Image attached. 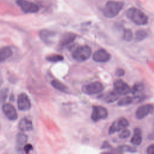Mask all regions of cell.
I'll list each match as a JSON object with an SVG mask.
<instances>
[{
	"label": "cell",
	"mask_w": 154,
	"mask_h": 154,
	"mask_svg": "<svg viewBox=\"0 0 154 154\" xmlns=\"http://www.w3.org/2000/svg\"><path fill=\"white\" fill-rule=\"evenodd\" d=\"M111 58L110 54L105 49H100L96 51L93 56L94 61L98 63H105L109 60Z\"/></svg>",
	"instance_id": "7c38bea8"
},
{
	"label": "cell",
	"mask_w": 154,
	"mask_h": 154,
	"mask_svg": "<svg viewBox=\"0 0 154 154\" xmlns=\"http://www.w3.org/2000/svg\"><path fill=\"white\" fill-rule=\"evenodd\" d=\"M9 90L7 88H4L0 90V104L4 103L8 96Z\"/></svg>",
	"instance_id": "603a6c76"
},
{
	"label": "cell",
	"mask_w": 154,
	"mask_h": 154,
	"mask_svg": "<svg viewBox=\"0 0 154 154\" xmlns=\"http://www.w3.org/2000/svg\"><path fill=\"white\" fill-rule=\"evenodd\" d=\"M33 147L31 144H25L23 147V150L25 151V153H29L30 151L32 150Z\"/></svg>",
	"instance_id": "f1b7e54d"
},
{
	"label": "cell",
	"mask_w": 154,
	"mask_h": 154,
	"mask_svg": "<svg viewBox=\"0 0 154 154\" xmlns=\"http://www.w3.org/2000/svg\"><path fill=\"white\" fill-rule=\"evenodd\" d=\"M116 74L118 76H122L124 75L125 71L122 69H118L116 72Z\"/></svg>",
	"instance_id": "4dcf8cb0"
},
{
	"label": "cell",
	"mask_w": 154,
	"mask_h": 154,
	"mask_svg": "<svg viewBox=\"0 0 154 154\" xmlns=\"http://www.w3.org/2000/svg\"><path fill=\"white\" fill-rule=\"evenodd\" d=\"M117 150L120 152H135V149L131 147L128 146H120L117 148Z\"/></svg>",
	"instance_id": "4316f807"
},
{
	"label": "cell",
	"mask_w": 154,
	"mask_h": 154,
	"mask_svg": "<svg viewBox=\"0 0 154 154\" xmlns=\"http://www.w3.org/2000/svg\"><path fill=\"white\" fill-rule=\"evenodd\" d=\"M51 85L52 86L55 88L56 90L60 91L63 93H67L68 92V88L62 82L60 81L54 79L51 81Z\"/></svg>",
	"instance_id": "44dd1931"
},
{
	"label": "cell",
	"mask_w": 154,
	"mask_h": 154,
	"mask_svg": "<svg viewBox=\"0 0 154 154\" xmlns=\"http://www.w3.org/2000/svg\"><path fill=\"white\" fill-rule=\"evenodd\" d=\"M147 36V33L144 30H138L135 34V40L137 42H140L146 38Z\"/></svg>",
	"instance_id": "cb8c5ba5"
},
{
	"label": "cell",
	"mask_w": 154,
	"mask_h": 154,
	"mask_svg": "<svg viewBox=\"0 0 154 154\" xmlns=\"http://www.w3.org/2000/svg\"><path fill=\"white\" fill-rule=\"evenodd\" d=\"M108 117L107 109L101 106H93L91 113V119L93 122H97L102 119H105Z\"/></svg>",
	"instance_id": "9c48e42d"
},
{
	"label": "cell",
	"mask_w": 154,
	"mask_h": 154,
	"mask_svg": "<svg viewBox=\"0 0 154 154\" xmlns=\"http://www.w3.org/2000/svg\"><path fill=\"white\" fill-rule=\"evenodd\" d=\"M120 94H119L116 91H112L102 95V99L107 103H111L118 99Z\"/></svg>",
	"instance_id": "ac0fdd59"
},
{
	"label": "cell",
	"mask_w": 154,
	"mask_h": 154,
	"mask_svg": "<svg viewBox=\"0 0 154 154\" xmlns=\"http://www.w3.org/2000/svg\"><path fill=\"white\" fill-rule=\"evenodd\" d=\"M127 17L137 25H144L148 23L147 16L135 7L129 8L126 11Z\"/></svg>",
	"instance_id": "6da1fadb"
},
{
	"label": "cell",
	"mask_w": 154,
	"mask_h": 154,
	"mask_svg": "<svg viewBox=\"0 0 154 154\" xmlns=\"http://www.w3.org/2000/svg\"><path fill=\"white\" fill-rule=\"evenodd\" d=\"M124 3L122 1H108L103 9V15L108 18L116 17L122 10Z\"/></svg>",
	"instance_id": "7a4b0ae2"
},
{
	"label": "cell",
	"mask_w": 154,
	"mask_h": 154,
	"mask_svg": "<svg viewBox=\"0 0 154 154\" xmlns=\"http://www.w3.org/2000/svg\"><path fill=\"white\" fill-rule=\"evenodd\" d=\"M56 35L54 31L43 29L39 31V37L40 39L45 43L49 44L52 42V38Z\"/></svg>",
	"instance_id": "4fadbf2b"
},
{
	"label": "cell",
	"mask_w": 154,
	"mask_h": 154,
	"mask_svg": "<svg viewBox=\"0 0 154 154\" xmlns=\"http://www.w3.org/2000/svg\"><path fill=\"white\" fill-rule=\"evenodd\" d=\"M28 141V136L23 132H19L17 134L16 138V143L19 147L25 146Z\"/></svg>",
	"instance_id": "ffe728a7"
},
{
	"label": "cell",
	"mask_w": 154,
	"mask_h": 154,
	"mask_svg": "<svg viewBox=\"0 0 154 154\" xmlns=\"http://www.w3.org/2000/svg\"><path fill=\"white\" fill-rule=\"evenodd\" d=\"M130 135H131L130 131L125 128L122 129V132L119 134V137L122 139H126V138H128L130 136Z\"/></svg>",
	"instance_id": "83f0119b"
},
{
	"label": "cell",
	"mask_w": 154,
	"mask_h": 154,
	"mask_svg": "<svg viewBox=\"0 0 154 154\" xmlns=\"http://www.w3.org/2000/svg\"><path fill=\"white\" fill-rule=\"evenodd\" d=\"M64 59V57L63 55L60 54H51L49 55H48L46 57V60L51 63H57L59 61H63Z\"/></svg>",
	"instance_id": "7402d4cb"
},
{
	"label": "cell",
	"mask_w": 154,
	"mask_h": 154,
	"mask_svg": "<svg viewBox=\"0 0 154 154\" xmlns=\"http://www.w3.org/2000/svg\"><path fill=\"white\" fill-rule=\"evenodd\" d=\"M2 110L7 119L14 121L17 119L18 115L16 108L13 105L9 103H5L2 105Z\"/></svg>",
	"instance_id": "ba28073f"
},
{
	"label": "cell",
	"mask_w": 154,
	"mask_h": 154,
	"mask_svg": "<svg viewBox=\"0 0 154 154\" xmlns=\"http://www.w3.org/2000/svg\"><path fill=\"white\" fill-rule=\"evenodd\" d=\"M91 54V49L87 45L80 46L72 52V57L78 62H83L88 60Z\"/></svg>",
	"instance_id": "3957f363"
},
{
	"label": "cell",
	"mask_w": 154,
	"mask_h": 154,
	"mask_svg": "<svg viewBox=\"0 0 154 154\" xmlns=\"http://www.w3.org/2000/svg\"><path fill=\"white\" fill-rule=\"evenodd\" d=\"M103 85L100 82H93L84 85L82 88V91L87 94H94L101 92L103 90Z\"/></svg>",
	"instance_id": "5b68a950"
},
{
	"label": "cell",
	"mask_w": 154,
	"mask_h": 154,
	"mask_svg": "<svg viewBox=\"0 0 154 154\" xmlns=\"http://www.w3.org/2000/svg\"><path fill=\"white\" fill-rule=\"evenodd\" d=\"M146 152L148 154H154V144L150 145L147 147Z\"/></svg>",
	"instance_id": "f546056e"
},
{
	"label": "cell",
	"mask_w": 154,
	"mask_h": 154,
	"mask_svg": "<svg viewBox=\"0 0 154 154\" xmlns=\"http://www.w3.org/2000/svg\"><path fill=\"white\" fill-rule=\"evenodd\" d=\"M17 107L20 111H26L31 107V102L25 93H21L17 97Z\"/></svg>",
	"instance_id": "8992f818"
},
{
	"label": "cell",
	"mask_w": 154,
	"mask_h": 154,
	"mask_svg": "<svg viewBox=\"0 0 154 154\" xmlns=\"http://www.w3.org/2000/svg\"><path fill=\"white\" fill-rule=\"evenodd\" d=\"M132 32L131 29H125L123 34V39L126 42H129L132 39Z\"/></svg>",
	"instance_id": "484cf974"
},
{
	"label": "cell",
	"mask_w": 154,
	"mask_h": 154,
	"mask_svg": "<svg viewBox=\"0 0 154 154\" xmlns=\"http://www.w3.org/2000/svg\"><path fill=\"white\" fill-rule=\"evenodd\" d=\"M132 102H133V99L132 97L126 96L119 100L117 104L119 106H126L131 104Z\"/></svg>",
	"instance_id": "d4e9b609"
},
{
	"label": "cell",
	"mask_w": 154,
	"mask_h": 154,
	"mask_svg": "<svg viewBox=\"0 0 154 154\" xmlns=\"http://www.w3.org/2000/svg\"><path fill=\"white\" fill-rule=\"evenodd\" d=\"M144 89V86L143 83H137L134 85L131 91L135 97H141Z\"/></svg>",
	"instance_id": "d6986e66"
},
{
	"label": "cell",
	"mask_w": 154,
	"mask_h": 154,
	"mask_svg": "<svg viewBox=\"0 0 154 154\" xmlns=\"http://www.w3.org/2000/svg\"><path fill=\"white\" fill-rule=\"evenodd\" d=\"M154 111V106L152 104H145L139 106L135 112V116L138 119H142Z\"/></svg>",
	"instance_id": "30bf717a"
},
{
	"label": "cell",
	"mask_w": 154,
	"mask_h": 154,
	"mask_svg": "<svg viewBox=\"0 0 154 154\" xmlns=\"http://www.w3.org/2000/svg\"><path fill=\"white\" fill-rule=\"evenodd\" d=\"M13 54V51L10 46L0 48V63H2L10 58Z\"/></svg>",
	"instance_id": "2e32d148"
},
{
	"label": "cell",
	"mask_w": 154,
	"mask_h": 154,
	"mask_svg": "<svg viewBox=\"0 0 154 154\" xmlns=\"http://www.w3.org/2000/svg\"><path fill=\"white\" fill-rule=\"evenodd\" d=\"M114 91L120 95H126L131 91L129 86L122 79H117L114 83Z\"/></svg>",
	"instance_id": "8fae6325"
},
{
	"label": "cell",
	"mask_w": 154,
	"mask_h": 154,
	"mask_svg": "<svg viewBox=\"0 0 154 154\" xmlns=\"http://www.w3.org/2000/svg\"><path fill=\"white\" fill-rule=\"evenodd\" d=\"M129 125V122L128 120L124 117L119 118L118 120L114 121L111 125L110 126L109 130H108V134L109 135L115 133L116 132L121 131L125 128H126Z\"/></svg>",
	"instance_id": "52a82bcc"
},
{
	"label": "cell",
	"mask_w": 154,
	"mask_h": 154,
	"mask_svg": "<svg viewBox=\"0 0 154 154\" xmlns=\"http://www.w3.org/2000/svg\"><path fill=\"white\" fill-rule=\"evenodd\" d=\"M18 128L22 132L30 131L33 129V124L29 119L23 117L19 122Z\"/></svg>",
	"instance_id": "9a60e30c"
},
{
	"label": "cell",
	"mask_w": 154,
	"mask_h": 154,
	"mask_svg": "<svg viewBox=\"0 0 154 154\" xmlns=\"http://www.w3.org/2000/svg\"><path fill=\"white\" fill-rule=\"evenodd\" d=\"M16 4L25 13H36L39 10V7L36 4L27 0H17Z\"/></svg>",
	"instance_id": "277c9868"
},
{
	"label": "cell",
	"mask_w": 154,
	"mask_h": 154,
	"mask_svg": "<svg viewBox=\"0 0 154 154\" xmlns=\"http://www.w3.org/2000/svg\"><path fill=\"white\" fill-rule=\"evenodd\" d=\"M131 142L132 144L139 146L142 142L141 131L140 128H135L134 131V135L131 138Z\"/></svg>",
	"instance_id": "e0dca14e"
},
{
	"label": "cell",
	"mask_w": 154,
	"mask_h": 154,
	"mask_svg": "<svg viewBox=\"0 0 154 154\" xmlns=\"http://www.w3.org/2000/svg\"><path fill=\"white\" fill-rule=\"evenodd\" d=\"M76 37V34L72 32H69L64 34L59 42V48L62 49L67 46L75 40Z\"/></svg>",
	"instance_id": "5bb4252c"
}]
</instances>
